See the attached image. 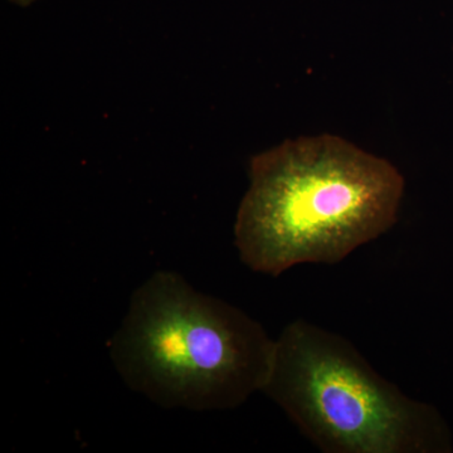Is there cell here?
Masks as SVG:
<instances>
[{"instance_id": "obj_1", "label": "cell", "mask_w": 453, "mask_h": 453, "mask_svg": "<svg viewBox=\"0 0 453 453\" xmlns=\"http://www.w3.org/2000/svg\"><path fill=\"white\" fill-rule=\"evenodd\" d=\"M234 244L250 270L277 277L297 265H335L388 232L404 179L383 157L339 136H303L255 155Z\"/></svg>"}, {"instance_id": "obj_2", "label": "cell", "mask_w": 453, "mask_h": 453, "mask_svg": "<svg viewBox=\"0 0 453 453\" xmlns=\"http://www.w3.org/2000/svg\"><path fill=\"white\" fill-rule=\"evenodd\" d=\"M276 340L231 303L157 271L134 291L110 342L130 389L164 408L226 411L264 392Z\"/></svg>"}, {"instance_id": "obj_3", "label": "cell", "mask_w": 453, "mask_h": 453, "mask_svg": "<svg viewBox=\"0 0 453 453\" xmlns=\"http://www.w3.org/2000/svg\"><path fill=\"white\" fill-rule=\"evenodd\" d=\"M326 453H451L434 405L404 395L344 336L297 319L276 339L264 392Z\"/></svg>"}, {"instance_id": "obj_4", "label": "cell", "mask_w": 453, "mask_h": 453, "mask_svg": "<svg viewBox=\"0 0 453 453\" xmlns=\"http://www.w3.org/2000/svg\"><path fill=\"white\" fill-rule=\"evenodd\" d=\"M9 2L14 3V4L19 5V7H28V5L40 2V0H9Z\"/></svg>"}]
</instances>
